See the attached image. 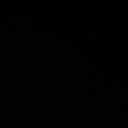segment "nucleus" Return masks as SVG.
I'll use <instances>...</instances> for the list:
<instances>
[]
</instances>
